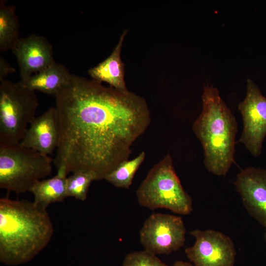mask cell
I'll list each match as a JSON object with an SVG mask.
<instances>
[{
  "label": "cell",
  "mask_w": 266,
  "mask_h": 266,
  "mask_svg": "<svg viewBox=\"0 0 266 266\" xmlns=\"http://www.w3.org/2000/svg\"><path fill=\"white\" fill-rule=\"evenodd\" d=\"M20 25L16 15V7L0 1V51L11 50L20 39Z\"/></svg>",
  "instance_id": "cell-16"
},
{
  "label": "cell",
  "mask_w": 266,
  "mask_h": 266,
  "mask_svg": "<svg viewBox=\"0 0 266 266\" xmlns=\"http://www.w3.org/2000/svg\"><path fill=\"white\" fill-rule=\"evenodd\" d=\"M55 97L59 140L53 163L67 175L89 171L104 179L128 160L150 122L143 98L93 79L71 74Z\"/></svg>",
  "instance_id": "cell-1"
},
{
  "label": "cell",
  "mask_w": 266,
  "mask_h": 266,
  "mask_svg": "<svg viewBox=\"0 0 266 266\" xmlns=\"http://www.w3.org/2000/svg\"><path fill=\"white\" fill-rule=\"evenodd\" d=\"M265 241H266V232L265 233Z\"/></svg>",
  "instance_id": "cell-22"
},
{
  "label": "cell",
  "mask_w": 266,
  "mask_h": 266,
  "mask_svg": "<svg viewBox=\"0 0 266 266\" xmlns=\"http://www.w3.org/2000/svg\"><path fill=\"white\" fill-rule=\"evenodd\" d=\"M16 71L14 68L1 56L0 57V81L4 79V77L11 73Z\"/></svg>",
  "instance_id": "cell-20"
},
{
  "label": "cell",
  "mask_w": 266,
  "mask_h": 266,
  "mask_svg": "<svg viewBox=\"0 0 266 266\" xmlns=\"http://www.w3.org/2000/svg\"><path fill=\"white\" fill-rule=\"evenodd\" d=\"M127 32L128 30L124 31L117 44L105 60L88 70L92 79L106 82L121 91L128 90L125 81V65L121 58L123 42Z\"/></svg>",
  "instance_id": "cell-13"
},
{
  "label": "cell",
  "mask_w": 266,
  "mask_h": 266,
  "mask_svg": "<svg viewBox=\"0 0 266 266\" xmlns=\"http://www.w3.org/2000/svg\"><path fill=\"white\" fill-rule=\"evenodd\" d=\"M95 180H97L96 176L91 172L79 171L73 173L66 178L67 197L85 200L89 187Z\"/></svg>",
  "instance_id": "cell-18"
},
{
  "label": "cell",
  "mask_w": 266,
  "mask_h": 266,
  "mask_svg": "<svg viewBox=\"0 0 266 266\" xmlns=\"http://www.w3.org/2000/svg\"><path fill=\"white\" fill-rule=\"evenodd\" d=\"M71 75L65 66L55 62L27 79L20 82L29 89L55 96L68 82Z\"/></svg>",
  "instance_id": "cell-14"
},
{
  "label": "cell",
  "mask_w": 266,
  "mask_h": 266,
  "mask_svg": "<svg viewBox=\"0 0 266 266\" xmlns=\"http://www.w3.org/2000/svg\"><path fill=\"white\" fill-rule=\"evenodd\" d=\"M122 266H168L158 257L145 250L127 254Z\"/></svg>",
  "instance_id": "cell-19"
},
{
  "label": "cell",
  "mask_w": 266,
  "mask_h": 266,
  "mask_svg": "<svg viewBox=\"0 0 266 266\" xmlns=\"http://www.w3.org/2000/svg\"><path fill=\"white\" fill-rule=\"evenodd\" d=\"M136 196L140 205L151 210L166 208L181 215L193 210L192 200L184 190L169 154L149 171Z\"/></svg>",
  "instance_id": "cell-4"
},
{
  "label": "cell",
  "mask_w": 266,
  "mask_h": 266,
  "mask_svg": "<svg viewBox=\"0 0 266 266\" xmlns=\"http://www.w3.org/2000/svg\"><path fill=\"white\" fill-rule=\"evenodd\" d=\"M234 185L248 213L266 228V169L247 167L237 174Z\"/></svg>",
  "instance_id": "cell-10"
},
{
  "label": "cell",
  "mask_w": 266,
  "mask_h": 266,
  "mask_svg": "<svg viewBox=\"0 0 266 266\" xmlns=\"http://www.w3.org/2000/svg\"><path fill=\"white\" fill-rule=\"evenodd\" d=\"M12 51L18 64L21 81H24L54 64L53 48L42 36L20 38Z\"/></svg>",
  "instance_id": "cell-11"
},
{
  "label": "cell",
  "mask_w": 266,
  "mask_h": 266,
  "mask_svg": "<svg viewBox=\"0 0 266 266\" xmlns=\"http://www.w3.org/2000/svg\"><path fill=\"white\" fill-rule=\"evenodd\" d=\"M59 140L57 112L55 107H51L33 120L20 144L49 156L57 149Z\"/></svg>",
  "instance_id": "cell-12"
},
{
  "label": "cell",
  "mask_w": 266,
  "mask_h": 266,
  "mask_svg": "<svg viewBox=\"0 0 266 266\" xmlns=\"http://www.w3.org/2000/svg\"><path fill=\"white\" fill-rule=\"evenodd\" d=\"M54 228L46 209L27 200L0 199V261L26 263L50 242Z\"/></svg>",
  "instance_id": "cell-2"
},
{
  "label": "cell",
  "mask_w": 266,
  "mask_h": 266,
  "mask_svg": "<svg viewBox=\"0 0 266 266\" xmlns=\"http://www.w3.org/2000/svg\"><path fill=\"white\" fill-rule=\"evenodd\" d=\"M201 99L202 110L192 129L202 146L207 170L225 176L234 162L237 123L213 85L204 86Z\"/></svg>",
  "instance_id": "cell-3"
},
{
  "label": "cell",
  "mask_w": 266,
  "mask_h": 266,
  "mask_svg": "<svg viewBox=\"0 0 266 266\" xmlns=\"http://www.w3.org/2000/svg\"><path fill=\"white\" fill-rule=\"evenodd\" d=\"M247 92L238 109L243 120V131L238 142L243 144L254 157L262 153L266 136V97L251 79L247 80Z\"/></svg>",
  "instance_id": "cell-8"
},
{
  "label": "cell",
  "mask_w": 266,
  "mask_h": 266,
  "mask_svg": "<svg viewBox=\"0 0 266 266\" xmlns=\"http://www.w3.org/2000/svg\"><path fill=\"white\" fill-rule=\"evenodd\" d=\"M190 234L195 242L185 253L195 266H234L236 251L230 237L213 230H195Z\"/></svg>",
  "instance_id": "cell-9"
},
{
  "label": "cell",
  "mask_w": 266,
  "mask_h": 266,
  "mask_svg": "<svg viewBox=\"0 0 266 266\" xmlns=\"http://www.w3.org/2000/svg\"><path fill=\"white\" fill-rule=\"evenodd\" d=\"M145 158V153L142 152L132 160L123 161L108 173L104 179L118 188H129Z\"/></svg>",
  "instance_id": "cell-17"
},
{
  "label": "cell",
  "mask_w": 266,
  "mask_h": 266,
  "mask_svg": "<svg viewBox=\"0 0 266 266\" xmlns=\"http://www.w3.org/2000/svg\"><path fill=\"white\" fill-rule=\"evenodd\" d=\"M67 174L62 169L52 178L37 181L29 192L34 197L33 202L46 209L51 203L63 201L66 196Z\"/></svg>",
  "instance_id": "cell-15"
},
{
  "label": "cell",
  "mask_w": 266,
  "mask_h": 266,
  "mask_svg": "<svg viewBox=\"0 0 266 266\" xmlns=\"http://www.w3.org/2000/svg\"><path fill=\"white\" fill-rule=\"evenodd\" d=\"M0 144H19L36 117L39 102L35 91L20 81H0Z\"/></svg>",
  "instance_id": "cell-6"
},
{
  "label": "cell",
  "mask_w": 266,
  "mask_h": 266,
  "mask_svg": "<svg viewBox=\"0 0 266 266\" xmlns=\"http://www.w3.org/2000/svg\"><path fill=\"white\" fill-rule=\"evenodd\" d=\"M185 234L181 217L157 213L145 221L139 237L144 250L155 255L168 254L184 245Z\"/></svg>",
  "instance_id": "cell-7"
},
{
  "label": "cell",
  "mask_w": 266,
  "mask_h": 266,
  "mask_svg": "<svg viewBox=\"0 0 266 266\" xmlns=\"http://www.w3.org/2000/svg\"><path fill=\"white\" fill-rule=\"evenodd\" d=\"M172 266H193L190 263L181 261H176Z\"/></svg>",
  "instance_id": "cell-21"
},
{
  "label": "cell",
  "mask_w": 266,
  "mask_h": 266,
  "mask_svg": "<svg viewBox=\"0 0 266 266\" xmlns=\"http://www.w3.org/2000/svg\"><path fill=\"white\" fill-rule=\"evenodd\" d=\"M53 160L18 144H0V188L20 194L50 175Z\"/></svg>",
  "instance_id": "cell-5"
}]
</instances>
